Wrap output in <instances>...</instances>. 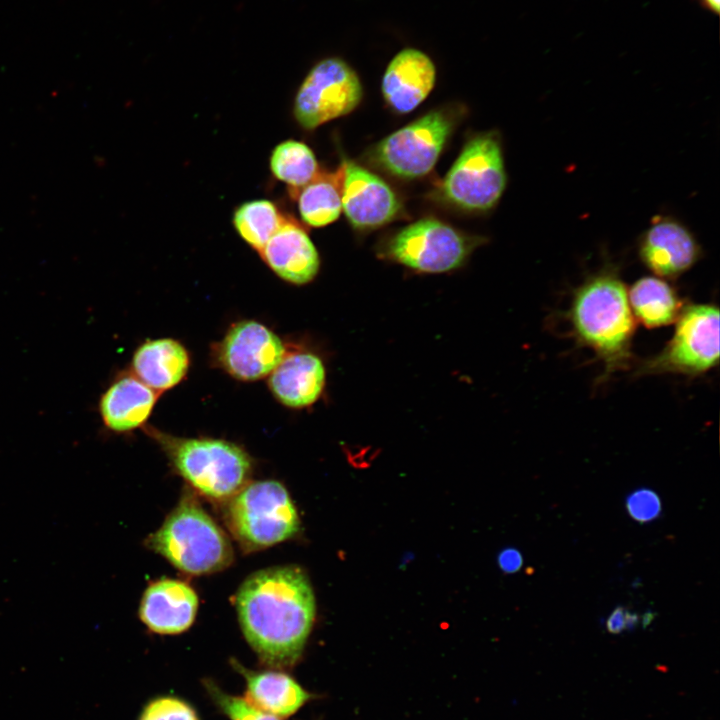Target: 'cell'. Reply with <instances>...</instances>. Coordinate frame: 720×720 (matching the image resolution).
<instances>
[{
	"instance_id": "obj_18",
	"label": "cell",
	"mask_w": 720,
	"mask_h": 720,
	"mask_svg": "<svg viewBox=\"0 0 720 720\" xmlns=\"http://www.w3.org/2000/svg\"><path fill=\"white\" fill-rule=\"evenodd\" d=\"M158 399L154 391L132 373L118 376L102 393L98 411L103 425L123 434L142 427Z\"/></svg>"
},
{
	"instance_id": "obj_15",
	"label": "cell",
	"mask_w": 720,
	"mask_h": 720,
	"mask_svg": "<svg viewBox=\"0 0 720 720\" xmlns=\"http://www.w3.org/2000/svg\"><path fill=\"white\" fill-rule=\"evenodd\" d=\"M258 253L279 278L292 284L311 282L320 269V256L314 243L290 216Z\"/></svg>"
},
{
	"instance_id": "obj_10",
	"label": "cell",
	"mask_w": 720,
	"mask_h": 720,
	"mask_svg": "<svg viewBox=\"0 0 720 720\" xmlns=\"http://www.w3.org/2000/svg\"><path fill=\"white\" fill-rule=\"evenodd\" d=\"M362 97L356 71L339 57H327L312 67L299 86L293 114L302 128L314 130L351 113Z\"/></svg>"
},
{
	"instance_id": "obj_24",
	"label": "cell",
	"mask_w": 720,
	"mask_h": 720,
	"mask_svg": "<svg viewBox=\"0 0 720 720\" xmlns=\"http://www.w3.org/2000/svg\"><path fill=\"white\" fill-rule=\"evenodd\" d=\"M276 204L266 199L242 203L233 213V226L240 237L260 251L286 220Z\"/></svg>"
},
{
	"instance_id": "obj_31",
	"label": "cell",
	"mask_w": 720,
	"mask_h": 720,
	"mask_svg": "<svg viewBox=\"0 0 720 720\" xmlns=\"http://www.w3.org/2000/svg\"><path fill=\"white\" fill-rule=\"evenodd\" d=\"M705 9L718 13L720 8V0H699Z\"/></svg>"
},
{
	"instance_id": "obj_5",
	"label": "cell",
	"mask_w": 720,
	"mask_h": 720,
	"mask_svg": "<svg viewBox=\"0 0 720 720\" xmlns=\"http://www.w3.org/2000/svg\"><path fill=\"white\" fill-rule=\"evenodd\" d=\"M226 521L241 547L258 551L294 537L300 529L295 505L275 480L247 483L228 500Z\"/></svg>"
},
{
	"instance_id": "obj_32",
	"label": "cell",
	"mask_w": 720,
	"mask_h": 720,
	"mask_svg": "<svg viewBox=\"0 0 720 720\" xmlns=\"http://www.w3.org/2000/svg\"><path fill=\"white\" fill-rule=\"evenodd\" d=\"M654 618L655 613H652L651 611H647L646 613H644V615L642 616L643 627L646 628L647 626H649Z\"/></svg>"
},
{
	"instance_id": "obj_16",
	"label": "cell",
	"mask_w": 720,
	"mask_h": 720,
	"mask_svg": "<svg viewBox=\"0 0 720 720\" xmlns=\"http://www.w3.org/2000/svg\"><path fill=\"white\" fill-rule=\"evenodd\" d=\"M198 604V596L190 585L181 580L161 579L144 591L139 617L153 632L178 634L192 625Z\"/></svg>"
},
{
	"instance_id": "obj_14",
	"label": "cell",
	"mask_w": 720,
	"mask_h": 720,
	"mask_svg": "<svg viewBox=\"0 0 720 720\" xmlns=\"http://www.w3.org/2000/svg\"><path fill=\"white\" fill-rule=\"evenodd\" d=\"M639 256L656 275L674 279L697 262L700 248L682 224L672 219H662L653 223L643 235Z\"/></svg>"
},
{
	"instance_id": "obj_6",
	"label": "cell",
	"mask_w": 720,
	"mask_h": 720,
	"mask_svg": "<svg viewBox=\"0 0 720 720\" xmlns=\"http://www.w3.org/2000/svg\"><path fill=\"white\" fill-rule=\"evenodd\" d=\"M463 114L458 105L431 110L380 140L370 149L369 159L398 178L423 177L434 168Z\"/></svg>"
},
{
	"instance_id": "obj_28",
	"label": "cell",
	"mask_w": 720,
	"mask_h": 720,
	"mask_svg": "<svg viewBox=\"0 0 720 720\" xmlns=\"http://www.w3.org/2000/svg\"><path fill=\"white\" fill-rule=\"evenodd\" d=\"M522 563V555L517 549L507 548L498 555L499 567L505 573L517 572L521 568Z\"/></svg>"
},
{
	"instance_id": "obj_7",
	"label": "cell",
	"mask_w": 720,
	"mask_h": 720,
	"mask_svg": "<svg viewBox=\"0 0 720 720\" xmlns=\"http://www.w3.org/2000/svg\"><path fill=\"white\" fill-rule=\"evenodd\" d=\"M507 183L499 135L479 133L471 137L439 186L440 197L467 212H486L503 195Z\"/></svg>"
},
{
	"instance_id": "obj_26",
	"label": "cell",
	"mask_w": 720,
	"mask_h": 720,
	"mask_svg": "<svg viewBox=\"0 0 720 720\" xmlns=\"http://www.w3.org/2000/svg\"><path fill=\"white\" fill-rule=\"evenodd\" d=\"M139 720H198V717L185 702L172 697H163L150 702Z\"/></svg>"
},
{
	"instance_id": "obj_8",
	"label": "cell",
	"mask_w": 720,
	"mask_h": 720,
	"mask_svg": "<svg viewBox=\"0 0 720 720\" xmlns=\"http://www.w3.org/2000/svg\"><path fill=\"white\" fill-rule=\"evenodd\" d=\"M482 241L428 217L394 233L380 248V255L416 272L441 274L462 267Z\"/></svg>"
},
{
	"instance_id": "obj_22",
	"label": "cell",
	"mask_w": 720,
	"mask_h": 720,
	"mask_svg": "<svg viewBox=\"0 0 720 720\" xmlns=\"http://www.w3.org/2000/svg\"><path fill=\"white\" fill-rule=\"evenodd\" d=\"M294 199L305 224L319 228L333 223L342 211L341 169L335 174L319 171Z\"/></svg>"
},
{
	"instance_id": "obj_21",
	"label": "cell",
	"mask_w": 720,
	"mask_h": 720,
	"mask_svg": "<svg viewBox=\"0 0 720 720\" xmlns=\"http://www.w3.org/2000/svg\"><path fill=\"white\" fill-rule=\"evenodd\" d=\"M627 293L634 317L647 328L676 322L684 307L676 290L658 277L638 279Z\"/></svg>"
},
{
	"instance_id": "obj_20",
	"label": "cell",
	"mask_w": 720,
	"mask_h": 720,
	"mask_svg": "<svg viewBox=\"0 0 720 720\" xmlns=\"http://www.w3.org/2000/svg\"><path fill=\"white\" fill-rule=\"evenodd\" d=\"M237 668L247 683L246 700L267 713L287 717L310 698V694L287 674L254 672L240 665Z\"/></svg>"
},
{
	"instance_id": "obj_12",
	"label": "cell",
	"mask_w": 720,
	"mask_h": 720,
	"mask_svg": "<svg viewBox=\"0 0 720 720\" xmlns=\"http://www.w3.org/2000/svg\"><path fill=\"white\" fill-rule=\"evenodd\" d=\"M340 169L342 209L355 229L379 228L398 217L401 201L382 178L353 161Z\"/></svg>"
},
{
	"instance_id": "obj_29",
	"label": "cell",
	"mask_w": 720,
	"mask_h": 720,
	"mask_svg": "<svg viewBox=\"0 0 720 720\" xmlns=\"http://www.w3.org/2000/svg\"><path fill=\"white\" fill-rule=\"evenodd\" d=\"M606 629L612 634H619L625 630V609L622 606H617L609 615Z\"/></svg>"
},
{
	"instance_id": "obj_27",
	"label": "cell",
	"mask_w": 720,
	"mask_h": 720,
	"mask_svg": "<svg viewBox=\"0 0 720 720\" xmlns=\"http://www.w3.org/2000/svg\"><path fill=\"white\" fill-rule=\"evenodd\" d=\"M626 509L635 521L647 523L659 517L662 505L655 491L649 488H640L627 497Z\"/></svg>"
},
{
	"instance_id": "obj_30",
	"label": "cell",
	"mask_w": 720,
	"mask_h": 720,
	"mask_svg": "<svg viewBox=\"0 0 720 720\" xmlns=\"http://www.w3.org/2000/svg\"><path fill=\"white\" fill-rule=\"evenodd\" d=\"M640 622V617L637 613L625 610V629L633 630Z\"/></svg>"
},
{
	"instance_id": "obj_25",
	"label": "cell",
	"mask_w": 720,
	"mask_h": 720,
	"mask_svg": "<svg viewBox=\"0 0 720 720\" xmlns=\"http://www.w3.org/2000/svg\"><path fill=\"white\" fill-rule=\"evenodd\" d=\"M207 688L215 702L231 720H279L277 716L257 708L246 699L226 694L211 682H207Z\"/></svg>"
},
{
	"instance_id": "obj_1",
	"label": "cell",
	"mask_w": 720,
	"mask_h": 720,
	"mask_svg": "<svg viewBox=\"0 0 720 720\" xmlns=\"http://www.w3.org/2000/svg\"><path fill=\"white\" fill-rule=\"evenodd\" d=\"M235 605L242 632L265 664L292 666L300 658L315 619V597L297 566L262 569L239 587Z\"/></svg>"
},
{
	"instance_id": "obj_23",
	"label": "cell",
	"mask_w": 720,
	"mask_h": 720,
	"mask_svg": "<svg viewBox=\"0 0 720 720\" xmlns=\"http://www.w3.org/2000/svg\"><path fill=\"white\" fill-rule=\"evenodd\" d=\"M270 170L279 181L288 185L292 198L319 173V166L312 149L293 139L279 143L270 156Z\"/></svg>"
},
{
	"instance_id": "obj_4",
	"label": "cell",
	"mask_w": 720,
	"mask_h": 720,
	"mask_svg": "<svg viewBox=\"0 0 720 720\" xmlns=\"http://www.w3.org/2000/svg\"><path fill=\"white\" fill-rule=\"evenodd\" d=\"M171 464L196 491L228 501L248 483L252 461L240 446L222 439L182 438L150 429Z\"/></svg>"
},
{
	"instance_id": "obj_2",
	"label": "cell",
	"mask_w": 720,
	"mask_h": 720,
	"mask_svg": "<svg viewBox=\"0 0 720 720\" xmlns=\"http://www.w3.org/2000/svg\"><path fill=\"white\" fill-rule=\"evenodd\" d=\"M568 316L577 341L602 361V378L631 367L635 317L627 288L615 272H600L580 285Z\"/></svg>"
},
{
	"instance_id": "obj_19",
	"label": "cell",
	"mask_w": 720,
	"mask_h": 720,
	"mask_svg": "<svg viewBox=\"0 0 720 720\" xmlns=\"http://www.w3.org/2000/svg\"><path fill=\"white\" fill-rule=\"evenodd\" d=\"M189 365L188 351L172 338L142 343L131 360L132 374L158 393L178 385L186 376Z\"/></svg>"
},
{
	"instance_id": "obj_9",
	"label": "cell",
	"mask_w": 720,
	"mask_h": 720,
	"mask_svg": "<svg viewBox=\"0 0 720 720\" xmlns=\"http://www.w3.org/2000/svg\"><path fill=\"white\" fill-rule=\"evenodd\" d=\"M719 309L713 304H687L674 334L657 354L639 362L634 376L665 373L701 375L718 365Z\"/></svg>"
},
{
	"instance_id": "obj_11",
	"label": "cell",
	"mask_w": 720,
	"mask_h": 720,
	"mask_svg": "<svg viewBox=\"0 0 720 720\" xmlns=\"http://www.w3.org/2000/svg\"><path fill=\"white\" fill-rule=\"evenodd\" d=\"M280 337L264 324L243 320L233 324L216 346L218 364L242 381L265 378L286 355Z\"/></svg>"
},
{
	"instance_id": "obj_13",
	"label": "cell",
	"mask_w": 720,
	"mask_h": 720,
	"mask_svg": "<svg viewBox=\"0 0 720 720\" xmlns=\"http://www.w3.org/2000/svg\"><path fill=\"white\" fill-rule=\"evenodd\" d=\"M436 67L431 58L415 48H405L389 62L381 91L386 104L396 113L415 110L433 90Z\"/></svg>"
},
{
	"instance_id": "obj_17",
	"label": "cell",
	"mask_w": 720,
	"mask_h": 720,
	"mask_svg": "<svg viewBox=\"0 0 720 720\" xmlns=\"http://www.w3.org/2000/svg\"><path fill=\"white\" fill-rule=\"evenodd\" d=\"M268 386L284 406L306 408L321 396L326 382L322 359L311 352L286 353L268 376Z\"/></svg>"
},
{
	"instance_id": "obj_3",
	"label": "cell",
	"mask_w": 720,
	"mask_h": 720,
	"mask_svg": "<svg viewBox=\"0 0 720 720\" xmlns=\"http://www.w3.org/2000/svg\"><path fill=\"white\" fill-rule=\"evenodd\" d=\"M146 545L173 566L190 575L227 568L233 560L231 543L221 527L198 503L185 494Z\"/></svg>"
}]
</instances>
